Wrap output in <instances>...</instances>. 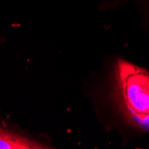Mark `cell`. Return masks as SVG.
Segmentation results:
<instances>
[{
  "label": "cell",
  "mask_w": 149,
  "mask_h": 149,
  "mask_svg": "<svg viewBox=\"0 0 149 149\" xmlns=\"http://www.w3.org/2000/svg\"><path fill=\"white\" fill-rule=\"evenodd\" d=\"M117 78L123 104L130 120L149 115V72L125 61H119Z\"/></svg>",
  "instance_id": "obj_1"
},
{
  "label": "cell",
  "mask_w": 149,
  "mask_h": 149,
  "mask_svg": "<svg viewBox=\"0 0 149 149\" xmlns=\"http://www.w3.org/2000/svg\"><path fill=\"white\" fill-rule=\"evenodd\" d=\"M44 145L0 129V149H39Z\"/></svg>",
  "instance_id": "obj_2"
},
{
  "label": "cell",
  "mask_w": 149,
  "mask_h": 149,
  "mask_svg": "<svg viewBox=\"0 0 149 149\" xmlns=\"http://www.w3.org/2000/svg\"><path fill=\"white\" fill-rule=\"evenodd\" d=\"M131 121L135 125L139 127L140 129L146 130V131H149V115L146 117H143V118L131 120Z\"/></svg>",
  "instance_id": "obj_3"
}]
</instances>
